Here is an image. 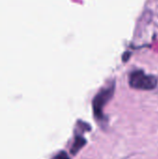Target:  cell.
<instances>
[{
	"instance_id": "cell-1",
	"label": "cell",
	"mask_w": 158,
	"mask_h": 159,
	"mask_svg": "<svg viewBox=\"0 0 158 159\" xmlns=\"http://www.w3.org/2000/svg\"><path fill=\"white\" fill-rule=\"evenodd\" d=\"M115 91V82L110 84L108 87L102 89L93 98L92 100V110L94 117L97 121L102 122L105 119L104 116V108L114 97Z\"/></svg>"
},
{
	"instance_id": "cell-2",
	"label": "cell",
	"mask_w": 158,
	"mask_h": 159,
	"mask_svg": "<svg viewBox=\"0 0 158 159\" xmlns=\"http://www.w3.org/2000/svg\"><path fill=\"white\" fill-rule=\"evenodd\" d=\"M129 84L134 89L149 91L157 87V79L156 76L147 75L142 70H136L129 74Z\"/></svg>"
},
{
	"instance_id": "cell-3",
	"label": "cell",
	"mask_w": 158,
	"mask_h": 159,
	"mask_svg": "<svg viewBox=\"0 0 158 159\" xmlns=\"http://www.w3.org/2000/svg\"><path fill=\"white\" fill-rule=\"evenodd\" d=\"M86 143H87V141H86L83 137H81V136H76L75 139H74V143H73V145H72L71 153H72L73 155L77 154L78 151H79L80 149H82L83 146H85Z\"/></svg>"
},
{
	"instance_id": "cell-4",
	"label": "cell",
	"mask_w": 158,
	"mask_h": 159,
	"mask_svg": "<svg viewBox=\"0 0 158 159\" xmlns=\"http://www.w3.org/2000/svg\"><path fill=\"white\" fill-rule=\"evenodd\" d=\"M52 159H70L69 158V156H68V154L66 153V152H64V151H61V152H60L59 154H57Z\"/></svg>"
}]
</instances>
